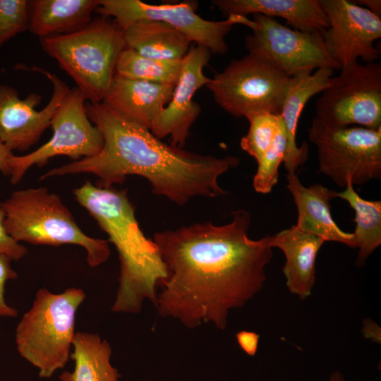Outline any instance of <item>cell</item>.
Masks as SVG:
<instances>
[{"instance_id":"cell-1","label":"cell","mask_w":381,"mask_h":381,"mask_svg":"<svg viewBox=\"0 0 381 381\" xmlns=\"http://www.w3.org/2000/svg\"><path fill=\"white\" fill-rule=\"evenodd\" d=\"M250 222L249 212L239 210L224 225L205 222L155 233L167 270L155 304L162 317L188 328L212 323L226 329L229 310L263 287L273 255L266 236L248 237Z\"/></svg>"},{"instance_id":"cell-2","label":"cell","mask_w":381,"mask_h":381,"mask_svg":"<svg viewBox=\"0 0 381 381\" xmlns=\"http://www.w3.org/2000/svg\"><path fill=\"white\" fill-rule=\"evenodd\" d=\"M87 116L103 137L101 150L90 157L52 169L44 180L67 174H92L101 187L123 183L128 176L146 179L152 191L179 205L195 197L215 198L226 191L218 179L240 159L234 155L217 157L167 145L150 130L129 122L102 102L86 103Z\"/></svg>"},{"instance_id":"cell-3","label":"cell","mask_w":381,"mask_h":381,"mask_svg":"<svg viewBox=\"0 0 381 381\" xmlns=\"http://www.w3.org/2000/svg\"><path fill=\"white\" fill-rule=\"evenodd\" d=\"M73 194L118 252L120 274L111 311L138 313L146 299L155 306L157 287L167 277V270L155 243L140 228L127 190L87 181Z\"/></svg>"},{"instance_id":"cell-4","label":"cell","mask_w":381,"mask_h":381,"mask_svg":"<svg viewBox=\"0 0 381 381\" xmlns=\"http://www.w3.org/2000/svg\"><path fill=\"white\" fill-rule=\"evenodd\" d=\"M4 226L17 242L83 248L90 267L104 263L111 250L108 242L85 234L61 198L45 187L16 190L3 202Z\"/></svg>"},{"instance_id":"cell-5","label":"cell","mask_w":381,"mask_h":381,"mask_svg":"<svg viewBox=\"0 0 381 381\" xmlns=\"http://www.w3.org/2000/svg\"><path fill=\"white\" fill-rule=\"evenodd\" d=\"M40 44L85 99L94 103L103 101L116 74L118 58L126 48L124 31L102 16L71 33L42 38Z\"/></svg>"},{"instance_id":"cell-6","label":"cell","mask_w":381,"mask_h":381,"mask_svg":"<svg viewBox=\"0 0 381 381\" xmlns=\"http://www.w3.org/2000/svg\"><path fill=\"white\" fill-rule=\"evenodd\" d=\"M85 297L79 288H68L59 294L41 288L18 322L15 335L17 350L38 369L40 377H51L70 359L76 313Z\"/></svg>"},{"instance_id":"cell-7","label":"cell","mask_w":381,"mask_h":381,"mask_svg":"<svg viewBox=\"0 0 381 381\" xmlns=\"http://www.w3.org/2000/svg\"><path fill=\"white\" fill-rule=\"evenodd\" d=\"M291 77L268 59L252 53L232 60L206 87L216 103L236 117L279 114Z\"/></svg>"},{"instance_id":"cell-8","label":"cell","mask_w":381,"mask_h":381,"mask_svg":"<svg viewBox=\"0 0 381 381\" xmlns=\"http://www.w3.org/2000/svg\"><path fill=\"white\" fill-rule=\"evenodd\" d=\"M308 135L319 171L337 186L346 187L348 179L358 186L381 179V128L334 126L314 118Z\"/></svg>"},{"instance_id":"cell-9","label":"cell","mask_w":381,"mask_h":381,"mask_svg":"<svg viewBox=\"0 0 381 381\" xmlns=\"http://www.w3.org/2000/svg\"><path fill=\"white\" fill-rule=\"evenodd\" d=\"M195 4H150L140 0H99L95 12L112 17L124 31L140 20L164 22L185 35L191 42L210 50L212 54L224 55L229 47L226 36L237 24L254 30L256 24L246 16L231 15L225 20L214 21L200 18L195 13Z\"/></svg>"},{"instance_id":"cell-10","label":"cell","mask_w":381,"mask_h":381,"mask_svg":"<svg viewBox=\"0 0 381 381\" xmlns=\"http://www.w3.org/2000/svg\"><path fill=\"white\" fill-rule=\"evenodd\" d=\"M315 102V117L334 126L381 128V63L357 62L332 77Z\"/></svg>"},{"instance_id":"cell-11","label":"cell","mask_w":381,"mask_h":381,"mask_svg":"<svg viewBox=\"0 0 381 381\" xmlns=\"http://www.w3.org/2000/svg\"><path fill=\"white\" fill-rule=\"evenodd\" d=\"M85 98L77 87L70 89L52 121L53 135L37 150L25 155H12L10 181L18 183L32 166L42 167L56 156H67L73 161L97 155L103 146L99 130L90 120Z\"/></svg>"},{"instance_id":"cell-12","label":"cell","mask_w":381,"mask_h":381,"mask_svg":"<svg viewBox=\"0 0 381 381\" xmlns=\"http://www.w3.org/2000/svg\"><path fill=\"white\" fill-rule=\"evenodd\" d=\"M253 17L256 27L245 37L248 53L268 59L289 77L322 68L341 69L327 52L321 34L291 29L262 14Z\"/></svg>"},{"instance_id":"cell-13","label":"cell","mask_w":381,"mask_h":381,"mask_svg":"<svg viewBox=\"0 0 381 381\" xmlns=\"http://www.w3.org/2000/svg\"><path fill=\"white\" fill-rule=\"evenodd\" d=\"M329 27L322 34L326 49L344 71L358 62H376L380 50L381 18L365 7L347 0H319Z\"/></svg>"},{"instance_id":"cell-14","label":"cell","mask_w":381,"mask_h":381,"mask_svg":"<svg viewBox=\"0 0 381 381\" xmlns=\"http://www.w3.org/2000/svg\"><path fill=\"white\" fill-rule=\"evenodd\" d=\"M32 71L44 75L52 85L50 100L40 111L35 109L42 102L40 94L21 99L13 87L0 85V142L12 152L26 151L38 142L70 90L56 74L35 66Z\"/></svg>"},{"instance_id":"cell-15","label":"cell","mask_w":381,"mask_h":381,"mask_svg":"<svg viewBox=\"0 0 381 381\" xmlns=\"http://www.w3.org/2000/svg\"><path fill=\"white\" fill-rule=\"evenodd\" d=\"M211 55L210 50L204 46H190L182 59L180 75L171 99L150 128V132L157 138L169 136L171 145L180 148L185 146L190 128L201 112L200 105L193 97L210 80L203 69Z\"/></svg>"},{"instance_id":"cell-16","label":"cell","mask_w":381,"mask_h":381,"mask_svg":"<svg viewBox=\"0 0 381 381\" xmlns=\"http://www.w3.org/2000/svg\"><path fill=\"white\" fill-rule=\"evenodd\" d=\"M174 86L115 74L102 103L119 117L150 130L169 102Z\"/></svg>"},{"instance_id":"cell-17","label":"cell","mask_w":381,"mask_h":381,"mask_svg":"<svg viewBox=\"0 0 381 381\" xmlns=\"http://www.w3.org/2000/svg\"><path fill=\"white\" fill-rule=\"evenodd\" d=\"M287 188L298 210L295 225L300 230L326 241H334L356 248L353 233L341 230L331 214L330 201L337 192L322 184L304 186L295 173H287Z\"/></svg>"},{"instance_id":"cell-18","label":"cell","mask_w":381,"mask_h":381,"mask_svg":"<svg viewBox=\"0 0 381 381\" xmlns=\"http://www.w3.org/2000/svg\"><path fill=\"white\" fill-rule=\"evenodd\" d=\"M266 237L270 247L279 248L285 255L282 271L289 291L301 299L310 296L315 282L317 255L325 241L295 225Z\"/></svg>"},{"instance_id":"cell-19","label":"cell","mask_w":381,"mask_h":381,"mask_svg":"<svg viewBox=\"0 0 381 381\" xmlns=\"http://www.w3.org/2000/svg\"><path fill=\"white\" fill-rule=\"evenodd\" d=\"M334 70L328 68L317 69L315 73H303L291 77L290 84L279 114L286 138V155L284 160L287 173H295L308 158L306 142L298 147L296 128L307 102L321 92L329 84Z\"/></svg>"},{"instance_id":"cell-20","label":"cell","mask_w":381,"mask_h":381,"mask_svg":"<svg viewBox=\"0 0 381 381\" xmlns=\"http://www.w3.org/2000/svg\"><path fill=\"white\" fill-rule=\"evenodd\" d=\"M223 16L262 14L285 19L295 30L322 35L329 27L319 0H213Z\"/></svg>"},{"instance_id":"cell-21","label":"cell","mask_w":381,"mask_h":381,"mask_svg":"<svg viewBox=\"0 0 381 381\" xmlns=\"http://www.w3.org/2000/svg\"><path fill=\"white\" fill-rule=\"evenodd\" d=\"M99 0L28 1V30L40 39L75 32L92 20Z\"/></svg>"},{"instance_id":"cell-22","label":"cell","mask_w":381,"mask_h":381,"mask_svg":"<svg viewBox=\"0 0 381 381\" xmlns=\"http://www.w3.org/2000/svg\"><path fill=\"white\" fill-rule=\"evenodd\" d=\"M126 47L151 59L181 61L191 42L169 25L158 20L143 19L124 30Z\"/></svg>"},{"instance_id":"cell-23","label":"cell","mask_w":381,"mask_h":381,"mask_svg":"<svg viewBox=\"0 0 381 381\" xmlns=\"http://www.w3.org/2000/svg\"><path fill=\"white\" fill-rule=\"evenodd\" d=\"M70 358L74 361L72 372L64 371L61 381H119L120 375L110 362V344L95 333L76 332Z\"/></svg>"},{"instance_id":"cell-24","label":"cell","mask_w":381,"mask_h":381,"mask_svg":"<svg viewBox=\"0 0 381 381\" xmlns=\"http://www.w3.org/2000/svg\"><path fill=\"white\" fill-rule=\"evenodd\" d=\"M337 198L346 200L355 212L356 228L353 233L356 248H358V267H363L368 256L381 244V201L367 200L355 191L350 179L344 190Z\"/></svg>"},{"instance_id":"cell-25","label":"cell","mask_w":381,"mask_h":381,"mask_svg":"<svg viewBox=\"0 0 381 381\" xmlns=\"http://www.w3.org/2000/svg\"><path fill=\"white\" fill-rule=\"evenodd\" d=\"M181 61L147 58L126 47L118 58L116 74L133 80L176 84L180 75Z\"/></svg>"},{"instance_id":"cell-26","label":"cell","mask_w":381,"mask_h":381,"mask_svg":"<svg viewBox=\"0 0 381 381\" xmlns=\"http://www.w3.org/2000/svg\"><path fill=\"white\" fill-rule=\"evenodd\" d=\"M249 130L242 137L241 149L258 162L275 140L282 125L279 114L252 112L246 115Z\"/></svg>"},{"instance_id":"cell-27","label":"cell","mask_w":381,"mask_h":381,"mask_svg":"<svg viewBox=\"0 0 381 381\" xmlns=\"http://www.w3.org/2000/svg\"><path fill=\"white\" fill-rule=\"evenodd\" d=\"M286 150V138L283 124L271 145L258 163L257 171L253 177V186L259 193L272 191L278 182L279 168L284 162Z\"/></svg>"},{"instance_id":"cell-28","label":"cell","mask_w":381,"mask_h":381,"mask_svg":"<svg viewBox=\"0 0 381 381\" xmlns=\"http://www.w3.org/2000/svg\"><path fill=\"white\" fill-rule=\"evenodd\" d=\"M28 1L0 0V47L28 30Z\"/></svg>"},{"instance_id":"cell-29","label":"cell","mask_w":381,"mask_h":381,"mask_svg":"<svg viewBox=\"0 0 381 381\" xmlns=\"http://www.w3.org/2000/svg\"><path fill=\"white\" fill-rule=\"evenodd\" d=\"M11 261L8 256L0 254V317L15 318L18 315L17 310L6 302L4 296L6 282L18 277V274L11 267Z\"/></svg>"},{"instance_id":"cell-30","label":"cell","mask_w":381,"mask_h":381,"mask_svg":"<svg viewBox=\"0 0 381 381\" xmlns=\"http://www.w3.org/2000/svg\"><path fill=\"white\" fill-rule=\"evenodd\" d=\"M5 217L3 202H0V254L12 260H19L28 253V249L7 233L4 226Z\"/></svg>"},{"instance_id":"cell-31","label":"cell","mask_w":381,"mask_h":381,"mask_svg":"<svg viewBox=\"0 0 381 381\" xmlns=\"http://www.w3.org/2000/svg\"><path fill=\"white\" fill-rule=\"evenodd\" d=\"M260 336L253 332L241 331L236 334L237 341L249 356H254L258 350Z\"/></svg>"},{"instance_id":"cell-32","label":"cell","mask_w":381,"mask_h":381,"mask_svg":"<svg viewBox=\"0 0 381 381\" xmlns=\"http://www.w3.org/2000/svg\"><path fill=\"white\" fill-rule=\"evenodd\" d=\"M12 155V151L0 142V171L4 175H10V159Z\"/></svg>"},{"instance_id":"cell-33","label":"cell","mask_w":381,"mask_h":381,"mask_svg":"<svg viewBox=\"0 0 381 381\" xmlns=\"http://www.w3.org/2000/svg\"><path fill=\"white\" fill-rule=\"evenodd\" d=\"M357 5H364L370 11L381 18V1L380 0H356L352 1Z\"/></svg>"},{"instance_id":"cell-34","label":"cell","mask_w":381,"mask_h":381,"mask_svg":"<svg viewBox=\"0 0 381 381\" xmlns=\"http://www.w3.org/2000/svg\"><path fill=\"white\" fill-rule=\"evenodd\" d=\"M329 381H344V375L341 373L335 371L331 375Z\"/></svg>"}]
</instances>
